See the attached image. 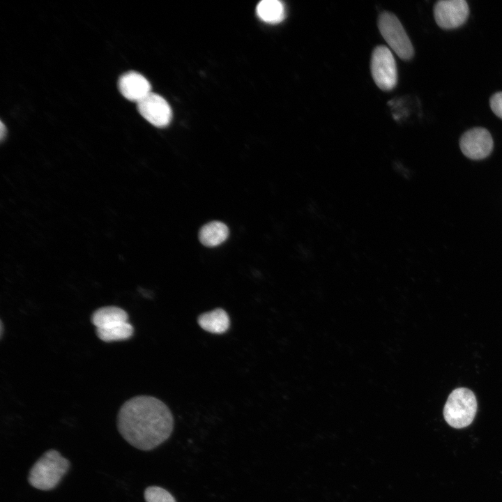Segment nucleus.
<instances>
[{
  "instance_id": "11",
  "label": "nucleus",
  "mask_w": 502,
  "mask_h": 502,
  "mask_svg": "<svg viewBox=\"0 0 502 502\" xmlns=\"http://www.w3.org/2000/svg\"><path fill=\"white\" fill-rule=\"evenodd\" d=\"M199 326L206 331L215 334L225 333L229 328V317L222 308L201 314L197 319Z\"/></svg>"
},
{
  "instance_id": "16",
  "label": "nucleus",
  "mask_w": 502,
  "mask_h": 502,
  "mask_svg": "<svg viewBox=\"0 0 502 502\" xmlns=\"http://www.w3.org/2000/svg\"><path fill=\"white\" fill-rule=\"evenodd\" d=\"M6 134V128L3 123L1 121V127H0V137L1 140L3 141Z\"/></svg>"
},
{
  "instance_id": "3",
  "label": "nucleus",
  "mask_w": 502,
  "mask_h": 502,
  "mask_svg": "<svg viewBox=\"0 0 502 502\" xmlns=\"http://www.w3.org/2000/svg\"><path fill=\"white\" fill-rule=\"evenodd\" d=\"M69 466V461L57 450H48L31 468L29 483L40 490L52 489L59 483Z\"/></svg>"
},
{
  "instance_id": "13",
  "label": "nucleus",
  "mask_w": 502,
  "mask_h": 502,
  "mask_svg": "<svg viewBox=\"0 0 502 502\" xmlns=\"http://www.w3.org/2000/svg\"><path fill=\"white\" fill-rule=\"evenodd\" d=\"M257 13L264 22L280 23L285 17L284 6L278 0H263L257 6Z\"/></svg>"
},
{
  "instance_id": "7",
  "label": "nucleus",
  "mask_w": 502,
  "mask_h": 502,
  "mask_svg": "<svg viewBox=\"0 0 502 502\" xmlns=\"http://www.w3.org/2000/svg\"><path fill=\"white\" fill-rule=\"evenodd\" d=\"M459 144L462 153L473 160L487 158L494 148L490 132L481 127L473 128L464 132L459 138Z\"/></svg>"
},
{
  "instance_id": "1",
  "label": "nucleus",
  "mask_w": 502,
  "mask_h": 502,
  "mask_svg": "<svg viewBox=\"0 0 502 502\" xmlns=\"http://www.w3.org/2000/svg\"><path fill=\"white\" fill-rule=\"evenodd\" d=\"M174 419L168 406L159 399L138 395L125 402L117 415V428L131 446L150 450L171 435Z\"/></svg>"
},
{
  "instance_id": "9",
  "label": "nucleus",
  "mask_w": 502,
  "mask_h": 502,
  "mask_svg": "<svg viewBox=\"0 0 502 502\" xmlns=\"http://www.w3.org/2000/svg\"><path fill=\"white\" fill-rule=\"evenodd\" d=\"M137 109L148 122L159 128L168 126L172 118L169 103L162 96L152 92L137 102Z\"/></svg>"
},
{
  "instance_id": "12",
  "label": "nucleus",
  "mask_w": 502,
  "mask_h": 502,
  "mask_svg": "<svg viewBox=\"0 0 502 502\" xmlns=\"http://www.w3.org/2000/svg\"><path fill=\"white\" fill-rule=\"evenodd\" d=\"M229 236L227 226L219 221L204 225L199 232V239L205 246L213 248L225 242Z\"/></svg>"
},
{
  "instance_id": "15",
  "label": "nucleus",
  "mask_w": 502,
  "mask_h": 502,
  "mask_svg": "<svg viewBox=\"0 0 502 502\" xmlns=\"http://www.w3.org/2000/svg\"><path fill=\"white\" fill-rule=\"evenodd\" d=\"M489 105L492 112L502 119V91L496 92L491 96Z\"/></svg>"
},
{
  "instance_id": "6",
  "label": "nucleus",
  "mask_w": 502,
  "mask_h": 502,
  "mask_svg": "<svg viewBox=\"0 0 502 502\" xmlns=\"http://www.w3.org/2000/svg\"><path fill=\"white\" fill-rule=\"evenodd\" d=\"M370 70L374 82L382 91H391L397 85L395 60L387 47L379 45L374 49L371 56Z\"/></svg>"
},
{
  "instance_id": "10",
  "label": "nucleus",
  "mask_w": 502,
  "mask_h": 502,
  "mask_svg": "<svg viewBox=\"0 0 502 502\" xmlns=\"http://www.w3.org/2000/svg\"><path fill=\"white\" fill-rule=\"evenodd\" d=\"M118 87L123 96L137 103L151 92V84L146 78L133 71L120 77Z\"/></svg>"
},
{
  "instance_id": "4",
  "label": "nucleus",
  "mask_w": 502,
  "mask_h": 502,
  "mask_svg": "<svg viewBox=\"0 0 502 502\" xmlns=\"http://www.w3.org/2000/svg\"><path fill=\"white\" fill-rule=\"evenodd\" d=\"M477 411L473 393L466 388H458L448 396L443 408V417L451 427L460 429L469 426Z\"/></svg>"
},
{
  "instance_id": "8",
  "label": "nucleus",
  "mask_w": 502,
  "mask_h": 502,
  "mask_svg": "<svg viewBox=\"0 0 502 502\" xmlns=\"http://www.w3.org/2000/svg\"><path fill=\"white\" fill-rule=\"evenodd\" d=\"M469 8L465 0H440L434 6L437 25L444 29H456L467 20Z\"/></svg>"
},
{
  "instance_id": "5",
  "label": "nucleus",
  "mask_w": 502,
  "mask_h": 502,
  "mask_svg": "<svg viewBox=\"0 0 502 502\" xmlns=\"http://www.w3.org/2000/svg\"><path fill=\"white\" fill-rule=\"evenodd\" d=\"M377 25L387 44L400 59L409 60L413 56V45L400 21L394 14L386 11L381 13Z\"/></svg>"
},
{
  "instance_id": "17",
  "label": "nucleus",
  "mask_w": 502,
  "mask_h": 502,
  "mask_svg": "<svg viewBox=\"0 0 502 502\" xmlns=\"http://www.w3.org/2000/svg\"><path fill=\"white\" fill-rule=\"evenodd\" d=\"M0 325H1V333H0V334H1V337L2 335H3V322H2V321H1Z\"/></svg>"
},
{
  "instance_id": "14",
  "label": "nucleus",
  "mask_w": 502,
  "mask_h": 502,
  "mask_svg": "<svg viewBox=\"0 0 502 502\" xmlns=\"http://www.w3.org/2000/svg\"><path fill=\"white\" fill-rule=\"evenodd\" d=\"M146 502H176L174 496L166 489L158 487H148L144 491Z\"/></svg>"
},
{
  "instance_id": "2",
  "label": "nucleus",
  "mask_w": 502,
  "mask_h": 502,
  "mask_svg": "<svg viewBox=\"0 0 502 502\" xmlns=\"http://www.w3.org/2000/svg\"><path fill=\"white\" fill-rule=\"evenodd\" d=\"M128 320V313L116 306L100 307L91 317L97 336L106 342L128 340L132 335L134 328Z\"/></svg>"
}]
</instances>
